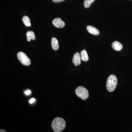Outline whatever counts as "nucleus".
Here are the masks:
<instances>
[{
  "label": "nucleus",
  "mask_w": 132,
  "mask_h": 132,
  "mask_svg": "<svg viewBox=\"0 0 132 132\" xmlns=\"http://www.w3.org/2000/svg\"><path fill=\"white\" fill-rule=\"evenodd\" d=\"M65 121L62 118L57 117L55 118L52 122V127L55 132H60L63 131L66 127Z\"/></svg>",
  "instance_id": "f257e3e1"
},
{
  "label": "nucleus",
  "mask_w": 132,
  "mask_h": 132,
  "mask_svg": "<svg viewBox=\"0 0 132 132\" xmlns=\"http://www.w3.org/2000/svg\"><path fill=\"white\" fill-rule=\"evenodd\" d=\"M118 82L117 77L114 75L109 76L106 81V88L110 92H113L115 90Z\"/></svg>",
  "instance_id": "f03ea898"
},
{
  "label": "nucleus",
  "mask_w": 132,
  "mask_h": 132,
  "mask_svg": "<svg viewBox=\"0 0 132 132\" xmlns=\"http://www.w3.org/2000/svg\"><path fill=\"white\" fill-rule=\"evenodd\" d=\"M75 92L77 96L82 100H86L89 97L88 91L84 87H78L76 89Z\"/></svg>",
  "instance_id": "7ed1b4c3"
},
{
  "label": "nucleus",
  "mask_w": 132,
  "mask_h": 132,
  "mask_svg": "<svg viewBox=\"0 0 132 132\" xmlns=\"http://www.w3.org/2000/svg\"><path fill=\"white\" fill-rule=\"evenodd\" d=\"M17 56L19 61L24 65L29 66L31 64V60L24 52H19L17 54Z\"/></svg>",
  "instance_id": "20e7f679"
},
{
  "label": "nucleus",
  "mask_w": 132,
  "mask_h": 132,
  "mask_svg": "<svg viewBox=\"0 0 132 132\" xmlns=\"http://www.w3.org/2000/svg\"><path fill=\"white\" fill-rule=\"evenodd\" d=\"M52 23L55 27L57 28H63L65 26V22L60 18H55L53 20Z\"/></svg>",
  "instance_id": "39448f33"
},
{
  "label": "nucleus",
  "mask_w": 132,
  "mask_h": 132,
  "mask_svg": "<svg viewBox=\"0 0 132 132\" xmlns=\"http://www.w3.org/2000/svg\"><path fill=\"white\" fill-rule=\"evenodd\" d=\"M72 62L75 66L80 65L81 63L80 55L78 52L75 53L72 59Z\"/></svg>",
  "instance_id": "423d86ee"
},
{
  "label": "nucleus",
  "mask_w": 132,
  "mask_h": 132,
  "mask_svg": "<svg viewBox=\"0 0 132 132\" xmlns=\"http://www.w3.org/2000/svg\"><path fill=\"white\" fill-rule=\"evenodd\" d=\"M87 29L88 32L94 35H98L100 34V31L96 28L91 26L87 27Z\"/></svg>",
  "instance_id": "0eeeda50"
},
{
  "label": "nucleus",
  "mask_w": 132,
  "mask_h": 132,
  "mask_svg": "<svg viewBox=\"0 0 132 132\" xmlns=\"http://www.w3.org/2000/svg\"><path fill=\"white\" fill-rule=\"evenodd\" d=\"M113 49L116 51H120L123 48V45L120 42L118 41H114L112 45Z\"/></svg>",
  "instance_id": "6e6552de"
},
{
  "label": "nucleus",
  "mask_w": 132,
  "mask_h": 132,
  "mask_svg": "<svg viewBox=\"0 0 132 132\" xmlns=\"http://www.w3.org/2000/svg\"><path fill=\"white\" fill-rule=\"evenodd\" d=\"M51 44H52V48L54 50L56 51L59 49V42L56 38H52Z\"/></svg>",
  "instance_id": "1a4fd4ad"
},
{
  "label": "nucleus",
  "mask_w": 132,
  "mask_h": 132,
  "mask_svg": "<svg viewBox=\"0 0 132 132\" xmlns=\"http://www.w3.org/2000/svg\"><path fill=\"white\" fill-rule=\"evenodd\" d=\"M27 35V40L28 42H30L31 40H35L36 37L35 33L32 31H29L26 34Z\"/></svg>",
  "instance_id": "9d476101"
},
{
  "label": "nucleus",
  "mask_w": 132,
  "mask_h": 132,
  "mask_svg": "<svg viewBox=\"0 0 132 132\" xmlns=\"http://www.w3.org/2000/svg\"><path fill=\"white\" fill-rule=\"evenodd\" d=\"M80 55L81 59L82 61L87 62L89 60V57L88 55L87 52L85 50H82L81 52Z\"/></svg>",
  "instance_id": "9b49d317"
},
{
  "label": "nucleus",
  "mask_w": 132,
  "mask_h": 132,
  "mask_svg": "<svg viewBox=\"0 0 132 132\" xmlns=\"http://www.w3.org/2000/svg\"><path fill=\"white\" fill-rule=\"evenodd\" d=\"M22 21L25 26L26 27H31V23L30 22V20L28 16H24L22 17Z\"/></svg>",
  "instance_id": "f8f14e48"
},
{
  "label": "nucleus",
  "mask_w": 132,
  "mask_h": 132,
  "mask_svg": "<svg viewBox=\"0 0 132 132\" xmlns=\"http://www.w3.org/2000/svg\"><path fill=\"white\" fill-rule=\"evenodd\" d=\"M95 0H85L83 2L84 7L86 8L90 7L91 4Z\"/></svg>",
  "instance_id": "ddd939ff"
},
{
  "label": "nucleus",
  "mask_w": 132,
  "mask_h": 132,
  "mask_svg": "<svg viewBox=\"0 0 132 132\" xmlns=\"http://www.w3.org/2000/svg\"><path fill=\"white\" fill-rule=\"evenodd\" d=\"M54 3H60L64 1L65 0H52Z\"/></svg>",
  "instance_id": "4468645a"
},
{
  "label": "nucleus",
  "mask_w": 132,
  "mask_h": 132,
  "mask_svg": "<svg viewBox=\"0 0 132 132\" xmlns=\"http://www.w3.org/2000/svg\"><path fill=\"white\" fill-rule=\"evenodd\" d=\"M25 93L26 95H29V94H31V91L29 90H27V91L25 92Z\"/></svg>",
  "instance_id": "2eb2a0df"
},
{
  "label": "nucleus",
  "mask_w": 132,
  "mask_h": 132,
  "mask_svg": "<svg viewBox=\"0 0 132 132\" xmlns=\"http://www.w3.org/2000/svg\"><path fill=\"white\" fill-rule=\"evenodd\" d=\"M35 101V99L34 98H32V99H31V100H29V102L30 104H32V103H34Z\"/></svg>",
  "instance_id": "dca6fc26"
},
{
  "label": "nucleus",
  "mask_w": 132,
  "mask_h": 132,
  "mask_svg": "<svg viewBox=\"0 0 132 132\" xmlns=\"http://www.w3.org/2000/svg\"><path fill=\"white\" fill-rule=\"evenodd\" d=\"M0 132H6V131H5V130H2H2H0Z\"/></svg>",
  "instance_id": "f3484780"
}]
</instances>
